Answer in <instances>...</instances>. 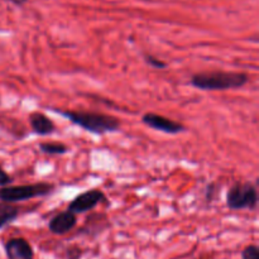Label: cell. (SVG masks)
Wrapping results in <instances>:
<instances>
[{
    "label": "cell",
    "mask_w": 259,
    "mask_h": 259,
    "mask_svg": "<svg viewBox=\"0 0 259 259\" xmlns=\"http://www.w3.org/2000/svg\"><path fill=\"white\" fill-rule=\"evenodd\" d=\"M39 149L46 154H65L68 152V148L66 144L60 143V142H45V143H39Z\"/></svg>",
    "instance_id": "obj_11"
},
{
    "label": "cell",
    "mask_w": 259,
    "mask_h": 259,
    "mask_svg": "<svg viewBox=\"0 0 259 259\" xmlns=\"http://www.w3.org/2000/svg\"><path fill=\"white\" fill-rule=\"evenodd\" d=\"M20 214V209L14 204L0 202V229L14 222Z\"/></svg>",
    "instance_id": "obj_10"
},
{
    "label": "cell",
    "mask_w": 259,
    "mask_h": 259,
    "mask_svg": "<svg viewBox=\"0 0 259 259\" xmlns=\"http://www.w3.org/2000/svg\"><path fill=\"white\" fill-rule=\"evenodd\" d=\"M243 259H259V248L257 245L250 244L245 247L242 252Z\"/></svg>",
    "instance_id": "obj_13"
},
{
    "label": "cell",
    "mask_w": 259,
    "mask_h": 259,
    "mask_svg": "<svg viewBox=\"0 0 259 259\" xmlns=\"http://www.w3.org/2000/svg\"><path fill=\"white\" fill-rule=\"evenodd\" d=\"M52 111L62 118L68 119L71 123L80 126L83 131L96 134V136L115 133L120 128V120L115 116L106 115V114L93 113V111L62 110V109H52Z\"/></svg>",
    "instance_id": "obj_1"
},
{
    "label": "cell",
    "mask_w": 259,
    "mask_h": 259,
    "mask_svg": "<svg viewBox=\"0 0 259 259\" xmlns=\"http://www.w3.org/2000/svg\"><path fill=\"white\" fill-rule=\"evenodd\" d=\"M53 191H55V185L47 184V182L7 186L0 189V200L3 202H8V204H15V202L25 201V200L47 196Z\"/></svg>",
    "instance_id": "obj_3"
},
{
    "label": "cell",
    "mask_w": 259,
    "mask_h": 259,
    "mask_svg": "<svg viewBox=\"0 0 259 259\" xmlns=\"http://www.w3.org/2000/svg\"><path fill=\"white\" fill-rule=\"evenodd\" d=\"M108 201L105 194L99 189H91L89 191L82 192V194L77 195L72 201L68 204V211L72 214H85V212L91 211L95 209L99 204Z\"/></svg>",
    "instance_id": "obj_5"
},
{
    "label": "cell",
    "mask_w": 259,
    "mask_h": 259,
    "mask_svg": "<svg viewBox=\"0 0 259 259\" xmlns=\"http://www.w3.org/2000/svg\"><path fill=\"white\" fill-rule=\"evenodd\" d=\"M258 201L257 186L250 181L235 182L227 194V206L230 210H255Z\"/></svg>",
    "instance_id": "obj_4"
},
{
    "label": "cell",
    "mask_w": 259,
    "mask_h": 259,
    "mask_svg": "<svg viewBox=\"0 0 259 259\" xmlns=\"http://www.w3.org/2000/svg\"><path fill=\"white\" fill-rule=\"evenodd\" d=\"M7 2H9V3H12V4L18 5V7H20V5L25 4V3H27L28 0H7Z\"/></svg>",
    "instance_id": "obj_15"
},
{
    "label": "cell",
    "mask_w": 259,
    "mask_h": 259,
    "mask_svg": "<svg viewBox=\"0 0 259 259\" xmlns=\"http://www.w3.org/2000/svg\"><path fill=\"white\" fill-rule=\"evenodd\" d=\"M142 123L154 131L163 132L167 134H179L186 132V126L181 123L172 120V119L162 116L156 113H146L142 116Z\"/></svg>",
    "instance_id": "obj_6"
},
{
    "label": "cell",
    "mask_w": 259,
    "mask_h": 259,
    "mask_svg": "<svg viewBox=\"0 0 259 259\" xmlns=\"http://www.w3.org/2000/svg\"><path fill=\"white\" fill-rule=\"evenodd\" d=\"M77 224V218L68 210L58 212L57 215L52 218L48 223V229L51 233L56 235L67 234L68 232L73 229Z\"/></svg>",
    "instance_id": "obj_8"
},
{
    "label": "cell",
    "mask_w": 259,
    "mask_h": 259,
    "mask_svg": "<svg viewBox=\"0 0 259 259\" xmlns=\"http://www.w3.org/2000/svg\"><path fill=\"white\" fill-rule=\"evenodd\" d=\"M144 60H146L147 65H149L151 67H153V68H157V70H162V68L167 67L166 62H163L162 60H159V58L154 57V56H152V55H146L144 56Z\"/></svg>",
    "instance_id": "obj_12"
},
{
    "label": "cell",
    "mask_w": 259,
    "mask_h": 259,
    "mask_svg": "<svg viewBox=\"0 0 259 259\" xmlns=\"http://www.w3.org/2000/svg\"><path fill=\"white\" fill-rule=\"evenodd\" d=\"M249 76L245 72H229V71H209L195 73L190 80L194 88L202 91L235 90L245 86Z\"/></svg>",
    "instance_id": "obj_2"
},
{
    "label": "cell",
    "mask_w": 259,
    "mask_h": 259,
    "mask_svg": "<svg viewBox=\"0 0 259 259\" xmlns=\"http://www.w3.org/2000/svg\"><path fill=\"white\" fill-rule=\"evenodd\" d=\"M29 124L32 126V131L38 136H50L56 131V125L47 115L43 113L35 111L29 115Z\"/></svg>",
    "instance_id": "obj_9"
},
{
    "label": "cell",
    "mask_w": 259,
    "mask_h": 259,
    "mask_svg": "<svg viewBox=\"0 0 259 259\" xmlns=\"http://www.w3.org/2000/svg\"><path fill=\"white\" fill-rule=\"evenodd\" d=\"M13 182V179L0 167V187H7L9 186Z\"/></svg>",
    "instance_id": "obj_14"
},
{
    "label": "cell",
    "mask_w": 259,
    "mask_h": 259,
    "mask_svg": "<svg viewBox=\"0 0 259 259\" xmlns=\"http://www.w3.org/2000/svg\"><path fill=\"white\" fill-rule=\"evenodd\" d=\"M5 254L8 259H33L34 252L24 238H13L5 243Z\"/></svg>",
    "instance_id": "obj_7"
}]
</instances>
